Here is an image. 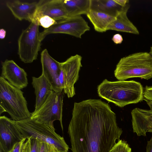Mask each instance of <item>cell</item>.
I'll use <instances>...</instances> for the list:
<instances>
[{
    "instance_id": "cell-26",
    "label": "cell",
    "mask_w": 152,
    "mask_h": 152,
    "mask_svg": "<svg viewBox=\"0 0 152 152\" xmlns=\"http://www.w3.org/2000/svg\"><path fill=\"white\" fill-rule=\"evenodd\" d=\"M112 40L116 44H121L123 41V38L122 36L120 34H117L113 35Z\"/></svg>"
},
{
    "instance_id": "cell-8",
    "label": "cell",
    "mask_w": 152,
    "mask_h": 152,
    "mask_svg": "<svg viewBox=\"0 0 152 152\" xmlns=\"http://www.w3.org/2000/svg\"><path fill=\"white\" fill-rule=\"evenodd\" d=\"M82 59L80 55L76 54L60 62L59 81L64 93L69 98L72 97L75 94L74 85L78 79L79 71L82 66Z\"/></svg>"
},
{
    "instance_id": "cell-6",
    "label": "cell",
    "mask_w": 152,
    "mask_h": 152,
    "mask_svg": "<svg viewBox=\"0 0 152 152\" xmlns=\"http://www.w3.org/2000/svg\"><path fill=\"white\" fill-rule=\"evenodd\" d=\"M63 98V91H50L39 108L31 113L30 118L43 123L54 129L53 122L58 120L63 130L62 118Z\"/></svg>"
},
{
    "instance_id": "cell-29",
    "label": "cell",
    "mask_w": 152,
    "mask_h": 152,
    "mask_svg": "<svg viewBox=\"0 0 152 152\" xmlns=\"http://www.w3.org/2000/svg\"><path fill=\"white\" fill-rule=\"evenodd\" d=\"M6 34V31L3 28L0 30V38L1 39H4L5 37Z\"/></svg>"
},
{
    "instance_id": "cell-9",
    "label": "cell",
    "mask_w": 152,
    "mask_h": 152,
    "mask_svg": "<svg viewBox=\"0 0 152 152\" xmlns=\"http://www.w3.org/2000/svg\"><path fill=\"white\" fill-rule=\"evenodd\" d=\"M90 30L87 22L81 16L67 17L57 22L49 28L40 32L42 41L47 35L52 34H64L81 38L82 36Z\"/></svg>"
},
{
    "instance_id": "cell-21",
    "label": "cell",
    "mask_w": 152,
    "mask_h": 152,
    "mask_svg": "<svg viewBox=\"0 0 152 152\" xmlns=\"http://www.w3.org/2000/svg\"><path fill=\"white\" fill-rule=\"evenodd\" d=\"M131 148L126 141L119 140L109 152H131Z\"/></svg>"
},
{
    "instance_id": "cell-13",
    "label": "cell",
    "mask_w": 152,
    "mask_h": 152,
    "mask_svg": "<svg viewBox=\"0 0 152 152\" xmlns=\"http://www.w3.org/2000/svg\"><path fill=\"white\" fill-rule=\"evenodd\" d=\"M45 15L52 18L56 22L67 17V13L63 4V0L38 1L33 21H37L40 17Z\"/></svg>"
},
{
    "instance_id": "cell-19",
    "label": "cell",
    "mask_w": 152,
    "mask_h": 152,
    "mask_svg": "<svg viewBox=\"0 0 152 152\" xmlns=\"http://www.w3.org/2000/svg\"><path fill=\"white\" fill-rule=\"evenodd\" d=\"M86 15L93 25L95 30L99 32H103L107 31L108 26L115 18V17L91 10Z\"/></svg>"
},
{
    "instance_id": "cell-4",
    "label": "cell",
    "mask_w": 152,
    "mask_h": 152,
    "mask_svg": "<svg viewBox=\"0 0 152 152\" xmlns=\"http://www.w3.org/2000/svg\"><path fill=\"white\" fill-rule=\"evenodd\" d=\"M23 94L21 89L0 76V106L15 121L29 118L31 116Z\"/></svg>"
},
{
    "instance_id": "cell-31",
    "label": "cell",
    "mask_w": 152,
    "mask_h": 152,
    "mask_svg": "<svg viewBox=\"0 0 152 152\" xmlns=\"http://www.w3.org/2000/svg\"><path fill=\"white\" fill-rule=\"evenodd\" d=\"M51 152H61L58 151L56 148L53 147V148Z\"/></svg>"
},
{
    "instance_id": "cell-25",
    "label": "cell",
    "mask_w": 152,
    "mask_h": 152,
    "mask_svg": "<svg viewBox=\"0 0 152 152\" xmlns=\"http://www.w3.org/2000/svg\"><path fill=\"white\" fill-rule=\"evenodd\" d=\"M53 147L48 143L42 142L40 152H51L52 150Z\"/></svg>"
},
{
    "instance_id": "cell-7",
    "label": "cell",
    "mask_w": 152,
    "mask_h": 152,
    "mask_svg": "<svg viewBox=\"0 0 152 152\" xmlns=\"http://www.w3.org/2000/svg\"><path fill=\"white\" fill-rule=\"evenodd\" d=\"M38 23L33 20L23 30L18 40V54L25 63H30L37 59L41 42Z\"/></svg>"
},
{
    "instance_id": "cell-2",
    "label": "cell",
    "mask_w": 152,
    "mask_h": 152,
    "mask_svg": "<svg viewBox=\"0 0 152 152\" xmlns=\"http://www.w3.org/2000/svg\"><path fill=\"white\" fill-rule=\"evenodd\" d=\"M97 91L99 96L120 107L137 103L144 98L142 85L133 80L110 81L105 79L98 86Z\"/></svg>"
},
{
    "instance_id": "cell-22",
    "label": "cell",
    "mask_w": 152,
    "mask_h": 152,
    "mask_svg": "<svg viewBox=\"0 0 152 152\" xmlns=\"http://www.w3.org/2000/svg\"><path fill=\"white\" fill-rule=\"evenodd\" d=\"M39 25L47 28L57 23L56 21L52 18L46 15L40 17L37 20Z\"/></svg>"
},
{
    "instance_id": "cell-17",
    "label": "cell",
    "mask_w": 152,
    "mask_h": 152,
    "mask_svg": "<svg viewBox=\"0 0 152 152\" xmlns=\"http://www.w3.org/2000/svg\"><path fill=\"white\" fill-rule=\"evenodd\" d=\"M32 84L36 97L35 110L42 104L49 93L53 90L51 85L42 74L38 77H32Z\"/></svg>"
},
{
    "instance_id": "cell-18",
    "label": "cell",
    "mask_w": 152,
    "mask_h": 152,
    "mask_svg": "<svg viewBox=\"0 0 152 152\" xmlns=\"http://www.w3.org/2000/svg\"><path fill=\"white\" fill-rule=\"evenodd\" d=\"M125 7L121 5L117 0H91L90 10L115 17Z\"/></svg>"
},
{
    "instance_id": "cell-1",
    "label": "cell",
    "mask_w": 152,
    "mask_h": 152,
    "mask_svg": "<svg viewBox=\"0 0 152 152\" xmlns=\"http://www.w3.org/2000/svg\"><path fill=\"white\" fill-rule=\"evenodd\" d=\"M68 128L72 152H109L123 131L115 113L101 99L75 102Z\"/></svg>"
},
{
    "instance_id": "cell-14",
    "label": "cell",
    "mask_w": 152,
    "mask_h": 152,
    "mask_svg": "<svg viewBox=\"0 0 152 152\" xmlns=\"http://www.w3.org/2000/svg\"><path fill=\"white\" fill-rule=\"evenodd\" d=\"M1 76L20 89L26 87L28 83L26 72L12 60L6 59L2 63Z\"/></svg>"
},
{
    "instance_id": "cell-20",
    "label": "cell",
    "mask_w": 152,
    "mask_h": 152,
    "mask_svg": "<svg viewBox=\"0 0 152 152\" xmlns=\"http://www.w3.org/2000/svg\"><path fill=\"white\" fill-rule=\"evenodd\" d=\"M91 0H63L68 17L87 15L90 10Z\"/></svg>"
},
{
    "instance_id": "cell-15",
    "label": "cell",
    "mask_w": 152,
    "mask_h": 152,
    "mask_svg": "<svg viewBox=\"0 0 152 152\" xmlns=\"http://www.w3.org/2000/svg\"><path fill=\"white\" fill-rule=\"evenodd\" d=\"M38 3V1L27 2L14 0L6 1V4L16 19L31 22L34 19Z\"/></svg>"
},
{
    "instance_id": "cell-30",
    "label": "cell",
    "mask_w": 152,
    "mask_h": 152,
    "mask_svg": "<svg viewBox=\"0 0 152 152\" xmlns=\"http://www.w3.org/2000/svg\"><path fill=\"white\" fill-rule=\"evenodd\" d=\"M0 152H10L5 150L1 146H0Z\"/></svg>"
},
{
    "instance_id": "cell-23",
    "label": "cell",
    "mask_w": 152,
    "mask_h": 152,
    "mask_svg": "<svg viewBox=\"0 0 152 152\" xmlns=\"http://www.w3.org/2000/svg\"><path fill=\"white\" fill-rule=\"evenodd\" d=\"M30 138V152H40L42 142L37 139Z\"/></svg>"
},
{
    "instance_id": "cell-12",
    "label": "cell",
    "mask_w": 152,
    "mask_h": 152,
    "mask_svg": "<svg viewBox=\"0 0 152 152\" xmlns=\"http://www.w3.org/2000/svg\"><path fill=\"white\" fill-rule=\"evenodd\" d=\"M143 99L150 109L136 108L131 112L133 131L138 136H145L148 132L152 133V101Z\"/></svg>"
},
{
    "instance_id": "cell-16",
    "label": "cell",
    "mask_w": 152,
    "mask_h": 152,
    "mask_svg": "<svg viewBox=\"0 0 152 152\" xmlns=\"http://www.w3.org/2000/svg\"><path fill=\"white\" fill-rule=\"evenodd\" d=\"M130 7L128 4L123 10L116 17L115 19L108 26L107 30H113L135 34H139V32L127 16V12Z\"/></svg>"
},
{
    "instance_id": "cell-24",
    "label": "cell",
    "mask_w": 152,
    "mask_h": 152,
    "mask_svg": "<svg viewBox=\"0 0 152 152\" xmlns=\"http://www.w3.org/2000/svg\"><path fill=\"white\" fill-rule=\"evenodd\" d=\"M143 95L145 99L152 101V86H146L144 91Z\"/></svg>"
},
{
    "instance_id": "cell-32",
    "label": "cell",
    "mask_w": 152,
    "mask_h": 152,
    "mask_svg": "<svg viewBox=\"0 0 152 152\" xmlns=\"http://www.w3.org/2000/svg\"><path fill=\"white\" fill-rule=\"evenodd\" d=\"M149 53L152 56V46L150 48V51Z\"/></svg>"
},
{
    "instance_id": "cell-5",
    "label": "cell",
    "mask_w": 152,
    "mask_h": 152,
    "mask_svg": "<svg viewBox=\"0 0 152 152\" xmlns=\"http://www.w3.org/2000/svg\"><path fill=\"white\" fill-rule=\"evenodd\" d=\"M15 125L24 138L37 139L46 142L61 152H67L69 148L63 137L44 124L30 118L15 121Z\"/></svg>"
},
{
    "instance_id": "cell-3",
    "label": "cell",
    "mask_w": 152,
    "mask_h": 152,
    "mask_svg": "<svg viewBox=\"0 0 152 152\" xmlns=\"http://www.w3.org/2000/svg\"><path fill=\"white\" fill-rule=\"evenodd\" d=\"M119 80L134 77L148 80L152 78V56L149 52H139L121 58L114 72Z\"/></svg>"
},
{
    "instance_id": "cell-11",
    "label": "cell",
    "mask_w": 152,
    "mask_h": 152,
    "mask_svg": "<svg viewBox=\"0 0 152 152\" xmlns=\"http://www.w3.org/2000/svg\"><path fill=\"white\" fill-rule=\"evenodd\" d=\"M41 62L42 74L51 85L53 91L57 92H62L63 90L59 81L61 71L60 62L53 58L46 49L41 53Z\"/></svg>"
},
{
    "instance_id": "cell-28",
    "label": "cell",
    "mask_w": 152,
    "mask_h": 152,
    "mask_svg": "<svg viewBox=\"0 0 152 152\" xmlns=\"http://www.w3.org/2000/svg\"><path fill=\"white\" fill-rule=\"evenodd\" d=\"M146 149V152H152V137L150 140L148 141Z\"/></svg>"
},
{
    "instance_id": "cell-27",
    "label": "cell",
    "mask_w": 152,
    "mask_h": 152,
    "mask_svg": "<svg viewBox=\"0 0 152 152\" xmlns=\"http://www.w3.org/2000/svg\"><path fill=\"white\" fill-rule=\"evenodd\" d=\"M23 152H30V138L26 139L24 143Z\"/></svg>"
},
{
    "instance_id": "cell-10",
    "label": "cell",
    "mask_w": 152,
    "mask_h": 152,
    "mask_svg": "<svg viewBox=\"0 0 152 152\" xmlns=\"http://www.w3.org/2000/svg\"><path fill=\"white\" fill-rule=\"evenodd\" d=\"M15 121L4 115L0 117V146L10 151L17 142L24 140Z\"/></svg>"
}]
</instances>
